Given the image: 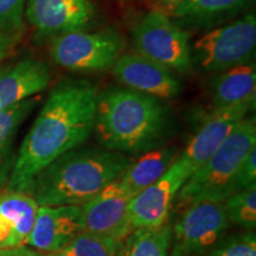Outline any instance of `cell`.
Instances as JSON below:
<instances>
[{
    "label": "cell",
    "instance_id": "obj_1",
    "mask_svg": "<svg viewBox=\"0 0 256 256\" xmlns=\"http://www.w3.org/2000/svg\"><path fill=\"white\" fill-rule=\"evenodd\" d=\"M98 90L86 80L58 83L24 138L6 191L26 194L43 168L78 148L94 130Z\"/></svg>",
    "mask_w": 256,
    "mask_h": 256
},
{
    "label": "cell",
    "instance_id": "obj_2",
    "mask_svg": "<svg viewBox=\"0 0 256 256\" xmlns=\"http://www.w3.org/2000/svg\"><path fill=\"white\" fill-rule=\"evenodd\" d=\"M172 126L164 100L130 88L98 92L94 130L104 148L144 154L164 145Z\"/></svg>",
    "mask_w": 256,
    "mask_h": 256
},
{
    "label": "cell",
    "instance_id": "obj_3",
    "mask_svg": "<svg viewBox=\"0 0 256 256\" xmlns=\"http://www.w3.org/2000/svg\"><path fill=\"white\" fill-rule=\"evenodd\" d=\"M132 162L107 148H74L42 170L28 194L38 206H82L118 180Z\"/></svg>",
    "mask_w": 256,
    "mask_h": 256
},
{
    "label": "cell",
    "instance_id": "obj_4",
    "mask_svg": "<svg viewBox=\"0 0 256 256\" xmlns=\"http://www.w3.org/2000/svg\"><path fill=\"white\" fill-rule=\"evenodd\" d=\"M255 147V119L244 118L209 159L188 178L176 198L188 206L200 202H224L236 192L238 170L246 156Z\"/></svg>",
    "mask_w": 256,
    "mask_h": 256
},
{
    "label": "cell",
    "instance_id": "obj_5",
    "mask_svg": "<svg viewBox=\"0 0 256 256\" xmlns=\"http://www.w3.org/2000/svg\"><path fill=\"white\" fill-rule=\"evenodd\" d=\"M256 46V19L249 14L228 25L198 38L192 56L202 69L222 72L234 66L247 64Z\"/></svg>",
    "mask_w": 256,
    "mask_h": 256
},
{
    "label": "cell",
    "instance_id": "obj_6",
    "mask_svg": "<svg viewBox=\"0 0 256 256\" xmlns=\"http://www.w3.org/2000/svg\"><path fill=\"white\" fill-rule=\"evenodd\" d=\"M132 40L139 55L174 72L191 69L190 37L164 12L151 11L144 16L134 26Z\"/></svg>",
    "mask_w": 256,
    "mask_h": 256
},
{
    "label": "cell",
    "instance_id": "obj_7",
    "mask_svg": "<svg viewBox=\"0 0 256 256\" xmlns=\"http://www.w3.org/2000/svg\"><path fill=\"white\" fill-rule=\"evenodd\" d=\"M124 46V38L114 30L70 32L54 38L50 55L64 69L98 72L113 68Z\"/></svg>",
    "mask_w": 256,
    "mask_h": 256
},
{
    "label": "cell",
    "instance_id": "obj_8",
    "mask_svg": "<svg viewBox=\"0 0 256 256\" xmlns=\"http://www.w3.org/2000/svg\"><path fill=\"white\" fill-rule=\"evenodd\" d=\"M229 224L223 202L191 204L174 228L171 256H200L220 242Z\"/></svg>",
    "mask_w": 256,
    "mask_h": 256
},
{
    "label": "cell",
    "instance_id": "obj_9",
    "mask_svg": "<svg viewBox=\"0 0 256 256\" xmlns=\"http://www.w3.org/2000/svg\"><path fill=\"white\" fill-rule=\"evenodd\" d=\"M192 174L191 168L177 158L158 180L134 196L130 203L132 228L164 226L179 190Z\"/></svg>",
    "mask_w": 256,
    "mask_h": 256
},
{
    "label": "cell",
    "instance_id": "obj_10",
    "mask_svg": "<svg viewBox=\"0 0 256 256\" xmlns=\"http://www.w3.org/2000/svg\"><path fill=\"white\" fill-rule=\"evenodd\" d=\"M130 197L115 180L82 204L83 232L102 238L124 241L132 232Z\"/></svg>",
    "mask_w": 256,
    "mask_h": 256
},
{
    "label": "cell",
    "instance_id": "obj_11",
    "mask_svg": "<svg viewBox=\"0 0 256 256\" xmlns=\"http://www.w3.org/2000/svg\"><path fill=\"white\" fill-rule=\"evenodd\" d=\"M28 23L40 34L84 31L95 19L92 0H28Z\"/></svg>",
    "mask_w": 256,
    "mask_h": 256
},
{
    "label": "cell",
    "instance_id": "obj_12",
    "mask_svg": "<svg viewBox=\"0 0 256 256\" xmlns=\"http://www.w3.org/2000/svg\"><path fill=\"white\" fill-rule=\"evenodd\" d=\"M254 106L255 102H247L230 107L214 108L188 144L186 148L179 153L178 159L185 162L192 172L196 171L216 151L234 127L244 119Z\"/></svg>",
    "mask_w": 256,
    "mask_h": 256
},
{
    "label": "cell",
    "instance_id": "obj_13",
    "mask_svg": "<svg viewBox=\"0 0 256 256\" xmlns=\"http://www.w3.org/2000/svg\"><path fill=\"white\" fill-rule=\"evenodd\" d=\"M113 72L127 88L160 100L174 98L182 92L180 82L171 70L139 54L121 55L113 66Z\"/></svg>",
    "mask_w": 256,
    "mask_h": 256
},
{
    "label": "cell",
    "instance_id": "obj_14",
    "mask_svg": "<svg viewBox=\"0 0 256 256\" xmlns=\"http://www.w3.org/2000/svg\"><path fill=\"white\" fill-rule=\"evenodd\" d=\"M81 232V206H38L28 246L52 254L66 247Z\"/></svg>",
    "mask_w": 256,
    "mask_h": 256
},
{
    "label": "cell",
    "instance_id": "obj_15",
    "mask_svg": "<svg viewBox=\"0 0 256 256\" xmlns=\"http://www.w3.org/2000/svg\"><path fill=\"white\" fill-rule=\"evenodd\" d=\"M38 204L23 192H0V250L24 247L34 228Z\"/></svg>",
    "mask_w": 256,
    "mask_h": 256
},
{
    "label": "cell",
    "instance_id": "obj_16",
    "mask_svg": "<svg viewBox=\"0 0 256 256\" xmlns=\"http://www.w3.org/2000/svg\"><path fill=\"white\" fill-rule=\"evenodd\" d=\"M50 82L46 66L40 60H24L0 75V110L44 90Z\"/></svg>",
    "mask_w": 256,
    "mask_h": 256
},
{
    "label": "cell",
    "instance_id": "obj_17",
    "mask_svg": "<svg viewBox=\"0 0 256 256\" xmlns=\"http://www.w3.org/2000/svg\"><path fill=\"white\" fill-rule=\"evenodd\" d=\"M176 146H164L152 150L132 162L118 179L121 188L130 197L136 196L162 177L178 158Z\"/></svg>",
    "mask_w": 256,
    "mask_h": 256
},
{
    "label": "cell",
    "instance_id": "obj_18",
    "mask_svg": "<svg viewBox=\"0 0 256 256\" xmlns=\"http://www.w3.org/2000/svg\"><path fill=\"white\" fill-rule=\"evenodd\" d=\"M255 89L254 64H242L222 72L212 82L214 108L255 102Z\"/></svg>",
    "mask_w": 256,
    "mask_h": 256
},
{
    "label": "cell",
    "instance_id": "obj_19",
    "mask_svg": "<svg viewBox=\"0 0 256 256\" xmlns=\"http://www.w3.org/2000/svg\"><path fill=\"white\" fill-rule=\"evenodd\" d=\"M40 98H26L0 110V192L8 186L16 156L12 146L18 128L28 116Z\"/></svg>",
    "mask_w": 256,
    "mask_h": 256
},
{
    "label": "cell",
    "instance_id": "obj_20",
    "mask_svg": "<svg viewBox=\"0 0 256 256\" xmlns=\"http://www.w3.org/2000/svg\"><path fill=\"white\" fill-rule=\"evenodd\" d=\"M171 242L172 229L165 224L133 229L121 243L119 256H168Z\"/></svg>",
    "mask_w": 256,
    "mask_h": 256
},
{
    "label": "cell",
    "instance_id": "obj_21",
    "mask_svg": "<svg viewBox=\"0 0 256 256\" xmlns=\"http://www.w3.org/2000/svg\"><path fill=\"white\" fill-rule=\"evenodd\" d=\"M249 0H182L172 6L174 17L190 20H204L226 16L242 8Z\"/></svg>",
    "mask_w": 256,
    "mask_h": 256
},
{
    "label": "cell",
    "instance_id": "obj_22",
    "mask_svg": "<svg viewBox=\"0 0 256 256\" xmlns=\"http://www.w3.org/2000/svg\"><path fill=\"white\" fill-rule=\"evenodd\" d=\"M121 243L81 232L66 247L50 256H119Z\"/></svg>",
    "mask_w": 256,
    "mask_h": 256
},
{
    "label": "cell",
    "instance_id": "obj_23",
    "mask_svg": "<svg viewBox=\"0 0 256 256\" xmlns=\"http://www.w3.org/2000/svg\"><path fill=\"white\" fill-rule=\"evenodd\" d=\"M230 223L254 229L256 226V186L243 188L223 202Z\"/></svg>",
    "mask_w": 256,
    "mask_h": 256
},
{
    "label": "cell",
    "instance_id": "obj_24",
    "mask_svg": "<svg viewBox=\"0 0 256 256\" xmlns=\"http://www.w3.org/2000/svg\"><path fill=\"white\" fill-rule=\"evenodd\" d=\"M200 256H256V238L252 232L234 236L218 242Z\"/></svg>",
    "mask_w": 256,
    "mask_h": 256
},
{
    "label": "cell",
    "instance_id": "obj_25",
    "mask_svg": "<svg viewBox=\"0 0 256 256\" xmlns=\"http://www.w3.org/2000/svg\"><path fill=\"white\" fill-rule=\"evenodd\" d=\"M26 0H0V31L20 34L24 28V8Z\"/></svg>",
    "mask_w": 256,
    "mask_h": 256
},
{
    "label": "cell",
    "instance_id": "obj_26",
    "mask_svg": "<svg viewBox=\"0 0 256 256\" xmlns=\"http://www.w3.org/2000/svg\"><path fill=\"white\" fill-rule=\"evenodd\" d=\"M256 185V147L243 159L235 177L236 192Z\"/></svg>",
    "mask_w": 256,
    "mask_h": 256
},
{
    "label": "cell",
    "instance_id": "obj_27",
    "mask_svg": "<svg viewBox=\"0 0 256 256\" xmlns=\"http://www.w3.org/2000/svg\"><path fill=\"white\" fill-rule=\"evenodd\" d=\"M19 36L20 34H11L0 31V60L12 55L18 44Z\"/></svg>",
    "mask_w": 256,
    "mask_h": 256
},
{
    "label": "cell",
    "instance_id": "obj_28",
    "mask_svg": "<svg viewBox=\"0 0 256 256\" xmlns=\"http://www.w3.org/2000/svg\"><path fill=\"white\" fill-rule=\"evenodd\" d=\"M0 256H40V255H38V252H34L30 248L19 247V248L0 250Z\"/></svg>",
    "mask_w": 256,
    "mask_h": 256
},
{
    "label": "cell",
    "instance_id": "obj_29",
    "mask_svg": "<svg viewBox=\"0 0 256 256\" xmlns=\"http://www.w3.org/2000/svg\"><path fill=\"white\" fill-rule=\"evenodd\" d=\"M158 2H162V4L164 5H166V6H168L170 8H172V6H174V5H177L178 2H180L182 0H158Z\"/></svg>",
    "mask_w": 256,
    "mask_h": 256
},
{
    "label": "cell",
    "instance_id": "obj_30",
    "mask_svg": "<svg viewBox=\"0 0 256 256\" xmlns=\"http://www.w3.org/2000/svg\"><path fill=\"white\" fill-rule=\"evenodd\" d=\"M2 72H4V69H2V68H0V75H2Z\"/></svg>",
    "mask_w": 256,
    "mask_h": 256
}]
</instances>
